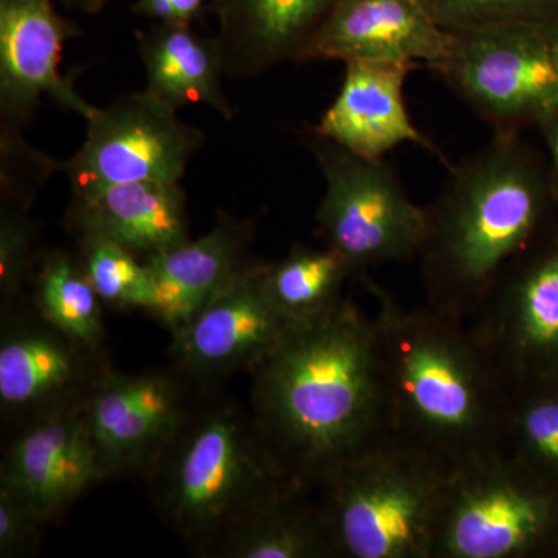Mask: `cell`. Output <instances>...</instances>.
<instances>
[{
  "label": "cell",
  "instance_id": "6da1fadb",
  "mask_svg": "<svg viewBox=\"0 0 558 558\" xmlns=\"http://www.w3.org/2000/svg\"><path fill=\"white\" fill-rule=\"evenodd\" d=\"M250 376L264 438L314 490L391 432L376 325L351 299L290 325Z\"/></svg>",
  "mask_w": 558,
  "mask_h": 558
},
{
  "label": "cell",
  "instance_id": "7a4b0ae2",
  "mask_svg": "<svg viewBox=\"0 0 558 558\" xmlns=\"http://www.w3.org/2000/svg\"><path fill=\"white\" fill-rule=\"evenodd\" d=\"M447 170L424 207L417 259L425 306L468 325L510 260L549 229L557 208L548 165L520 132H494Z\"/></svg>",
  "mask_w": 558,
  "mask_h": 558
},
{
  "label": "cell",
  "instance_id": "3957f363",
  "mask_svg": "<svg viewBox=\"0 0 558 558\" xmlns=\"http://www.w3.org/2000/svg\"><path fill=\"white\" fill-rule=\"evenodd\" d=\"M360 281L376 300L391 432L450 470L506 451L509 388L469 326Z\"/></svg>",
  "mask_w": 558,
  "mask_h": 558
},
{
  "label": "cell",
  "instance_id": "277c9868",
  "mask_svg": "<svg viewBox=\"0 0 558 558\" xmlns=\"http://www.w3.org/2000/svg\"><path fill=\"white\" fill-rule=\"evenodd\" d=\"M165 526L202 557L215 556L230 529L293 481L252 410L199 389L174 438L145 476Z\"/></svg>",
  "mask_w": 558,
  "mask_h": 558
},
{
  "label": "cell",
  "instance_id": "5b68a950",
  "mask_svg": "<svg viewBox=\"0 0 558 558\" xmlns=\"http://www.w3.org/2000/svg\"><path fill=\"white\" fill-rule=\"evenodd\" d=\"M451 470L389 432L322 487L336 557L432 558Z\"/></svg>",
  "mask_w": 558,
  "mask_h": 558
},
{
  "label": "cell",
  "instance_id": "8992f818",
  "mask_svg": "<svg viewBox=\"0 0 558 558\" xmlns=\"http://www.w3.org/2000/svg\"><path fill=\"white\" fill-rule=\"evenodd\" d=\"M558 557V490L508 451L451 470L432 558Z\"/></svg>",
  "mask_w": 558,
  "mask_h": 558
},
{
  "label": "cell",
  "instance_id": "52a82bcc",
  "mask_svg": "<svg viewBox=\"0 0 558 558\" xmlns=\"http://www.w3.org/2000/svg\"><path fill=\"white\" fill-rule=\"evenodd\" d=\"M494 132H520L558 110V20L454 33L433 70Z\"/></svg>",
  "mask_w": 558,
  "mask_h": 558
},
{
  "label": "cell",
  "instance_id": "ba28073f",
  "mask_svg": "<svg viewBox=\"0 0 558 558\" xmlns=\"http://www.w3.org/2000/svg\"><path fill=\"white\" fill-rule=\"evenodd\" d=\"M310 140L326 185L315 213L323 244L343 256L359 279L381 264L417 259L425 208L414 204L395 168L330 140Z\"/></svg>",
  "mask_w": 558,
  "mask_h": 558
},
{
  "label": "cell",
  "instance_id": "9c48e42d",
  "mask_svg": "<svg viewBox=\"0 0 558 558\" xmlns=\"http://www.w3.org/2000/svg\"><path fill=\"white\" fill-rule=\"evenodd\" d=\"M469 328L508 388L558 385V222L510 260Z\"/></svg>",
  "mask_w": 558,
  "mask_h": 558
},
{
  "label": "cell",
  "instance_id": "30bf717a",
  "mask_svg": "<svg viewBox=\"0 0 558 558\" xmlns=\"http://www.w3.org/2000/svg\"><path fill=\"white\" fill-rule=\"evenodd\" d=\"M148 90L95 109L78 153L64 165L72 199L134 182L180 183L205 134Z\"/></svg>",
  "mask_w": 558,
  "mask_h": 558
},
{
  "label": "cell",
  "instance_id": "8fae6325",
  "mask_svg": "<svg viewBox=\"0 0 558 558\" xmlns=\"http://www.w3.org/2000/svg\"><path fill=\"white\" fill-rule=\"evenodd\" d=\"M105 351L73 339L24 301L3 307L0 325V414L13 429L81 409L109 368Z\"/></svg>",
  "mask_w": 558,
  "mask_h": 558
},
{
  "label": "cell",
  "instance_id": "7c38bea8",
  "mask_svg": "<svg viewBox=\"0 0 558 558\" xmlns=\"http://www.w3.org/2000/svg\"><path fill=\"white\" fill-rule=\"evenodd\" d=\"M197 392L174 366L135 374L109 366L83 405L106 478L145 476L174 438Z\"/></svg>",
  "mask_w": 558,
  "mask_h": 558
},
{
  "label": "cell",
  "instance_id": "4fadbf2b",
  "mask_svg": "<svg viewBox=\"0 0 558 558\" xmlns=\"http://www.w3.org/2000/svg\"><path fill=\"white\" fill-rule=\"evenodd\" d=\"M266 267L256 260L171 336L172 366L197 388H218L233 374L252 373L288 330L290 323L267 293Z\"/></svg>",
  "mask_w": 558,
  "mask_h": 558
},
{
  "label": "cell",
  "instance_id": "5bb4252c",
  "mask_svg": "<svg viewBox=\"0 0 558 558\" xmlns=\"http://www.w3.org/2000/svg\"><path fill=\"white\" fill-rule=\"evenodd\" d=\"M80 31L53 0H0V119L27 126L40 98L89 120L95 106L60 72L62 47Z\"/></svg>",
  "mask_w": 558,
  "mask_h": 558
},
{
  "label": "cell",
  "instance_id": "9a60e30c",
  "mask_svg": "<svg viewBox=\"0 0 558 558\" xmlns=\"http://www.w3.org/2000/svg\"><path fill=\"white\" fill-rule=\"evenodd\" d=\"M106 480L83 407L13 429L0 462V486L31 502L49 523Z\"/></svg>",
  "mask_w": 558,
  "mask_h": 558
},
{
  "label": "cell",
  "instance_id": "2e32d148",
  "mask_svg": "<svg viewBox=\"0 0 558 558\" xmlns=\"http://www.w3.org/2000/svg\"><path fill=\"white\" fill-rule=\"evenodd\" d=\"M453 33L432 0H340L301 62H409L435 70L449 57Z\"/></svg>",
  "mask_w": 558,
  "mask_h": 558
},
{
  "label": "cell",
  "instance_id": "e0dca14e",
  "mask_svg": "<svg viewBox=\"0 0 558 558\" xmlns=\"http://www.w3.org/2000/svg\"><path fill=\"white\" fill-rule=\"evenodd\" d=\"M336 100L307 132L368 160H385L400 145L427 149L450 167L435 143L411 120L405 84L418 68L409 62H347Z\"/></svg>",
  "mask_w": 558,
  "mask_h": 558
},
{
  "label": "cell",
  "instance_id": "ac0fdd59",
  "mask_svg": "<svg viewBox=\"0 0 558 558\" xmlns=\"http://www.w3.org/2000/svg\"><path fill=\"white\" fill-rule=\"evenodd\" d=\"M255 242L253 220L220 213L213 229L145 260L154 282V304L148 314L171 336L230 288L250 269Z\"/></svg>",
  "mask_w": 558,
  "mask_h": 558
},
{
  "label": "cell",
  "instance_id": "d6986e66",
  "mask_svg": "<svg viewBox=\"0 0 558 558\" xmlns=\"http://www.w3.org/2000/svg\"><path fill=\"white\" fill-rule=\"evenodd\" d=\"M340 0H211L227 78L250 80L300 64Z\"/></svg>",
  "mask_w": 558,
  "mask_h": 558
},
{
  "label": "cell",
  "instance_id": "ffe728a7",
  "mask_svg": "<svg viewBox=\"0 0 558 558\" xmlns=\"http://www.w3.org/2000/svg\"><path fill=\"white\" fill-rule=\"evenodd\" d=\"M68 227L76 238H105L146 259L190 240L185 191L168 182L110 186L70 199Z\"/></svg>",
  "mask_w": 558,
  "mask_h": 558
},
{
  "label": "cell",
  "instance_id": "44dd1931",
  "mask_svg": "<svg viewBox=\"0 0 558 558\" xmlns=\"http://www.w3.org/2000/svg\"><path fill=\"white\" fill-rule=\"evenodd\" d=\"M138 54L145 68L146 90L170 108L190 105L215 109L226 120L234 109L223 94L226 76L218 38H204L193 25L154 24L137 33Z\"/></svg>",
  "mask_w": 558,
  "mask_h": 558
},
{
  "label": "cell",
  "instance_id": "7402d4cb",
  "mask_svg": "<svg viewBox=\"0 0 558 558\" xmlns=\"http://www.w3.org/2000/svg\"><path fill=\"white\" fill-rule=\"evenodd\" d=\"M314 488L290 481L248 510L215 558H333L332 538Z\"/></svg>",
  "mask_w": 558,
  "mask_h": 558
},
{
  "label": "cell",
  "instance_id": "603a6c76",
  "mask_svg": "<svg viewBox=\"0 0 558 558\" xmlns=\"http://www.w3.org/2000/svg\"><path fill=\"white\" fill-rule=\"evenodd\" d=\"M354 271L336 250L293 244L278 263H267L264 282L271 303L290 325L328 314L347 299Z\"/></svg>",
  "mask_w": 558,
  "mask_h": 558
},
{
  "label": "cell",
  "instance_id": "cb8c5ba5",
  "mask_svg": "<svg viewBox=\"0 0 558 558\" xmlns=\"http://www.w3.org/2000/svg\"><path fill=\"white\" fill-rule=\"evenodd\" d=\"M32 279L33 306L47 322L81 343L105 351V304L76 253L62 248L44 252Z\"/></svg>",
  "mask_w": 558,
  "mask_h": 558
},
{
  "label": "cell",
  "instance_id": "d4e9b609",
  "mask_svg": "<svg viewBox=\"0 0 558 558\" xmlns=\"http://www.w3.org/2000/svg\"><path fill=\"white\" fill-rule=\"evenodd\" d=\"M506 451L558 490V385L509 388Z\"/></svg>",
  "mask_w": 558,
  "mask_h": 558
},
{
  "label": "cell",
  "instance_id": "484cf974",
  "mask_svg": "<svg viewBox=\"0 0 558 558\" xmlns=\"http://www.w3.org/2000/svg\"><path fill=\"white\" fill-rule=\"evenodd\" d=\"M76 240V256L105 306L116 311H150L154 282L145 260L105 238Z\"/></svg>",
  "mask_w": 558,
  "mask_h": 558
},
{
  "label": "cell",
  "instance_id": "4316f807",
  "mask_svg": "<svg viewBox=\"0 0 558 558\" xmlns=\"http://www.w3.org/2000/svg\"><path fill=\"white\" fill-rule=\"evenodd\" d=\"M28 205L2 199L0 204V303L3 307L22 301L27 282L38 266L39 227Z\"/></svg>",
  "mask_w": 558,
  "mask_h": 558
},
{
  "label": "cell",
  "instance_id": "83f0119b",
  "mask_svg": "<svg viewBox=\"0 0 558 558\" xmlns=\"http://www.w3.org/2000/svg\"><path fill=\"white\" fill-rule=\"evenodd\" d=\"M449 33H464L521 21L558 20V0H432Z\"/></svg>",
  "mask_w": 558,
  "mask_h": 558
},
{
  "label": "cell",
  "instance_id": "f1b7e54d",
  "mask_svg": "<svg viewBox=\"0 0 558 558\" xmlns=\"http://www.w3.org/2000/svg\"><path fill=\"white\" fill-rule=\"evenodd\" d=\"M58 163L25 142L21 128L2 121L0 130V196L32 207L36 193Z\"/></svg>",
  "mask_w": 558,
  "mask_h": 558
},
{
  "label": "cell",
  "instance_id": "f546056e",
  "mask_svg": "<svg viewBox=\"0 0 558 558\" xmlns=\"http://www.w3.org/2000/svg\"><path fill=\"white\" fill-rule=\"evenodd\" d=\"M47 524L31 502L0 486V558L35 556Z\"/></svg>",
  "mask_w": 558,
  "mask_h": 558
},
{
  "label": "cell",
  "instance_id": "4dcf8cb0",
  "mask_svg": "<svg viewBox=\"0 0 558 558\" xmlns=\"http://www.w3.org/2000/svg\"><path fill=\"white\" fill-rule=\"evenodd\" d=\"M207 3L211 0H137L134 11L157 24L193 25Z\"/></svg>",
  "mask_w": 558,
  "mask_h": 558
},
{
  "label": "cell",
  "instance_id": "1f68e13d",
  "mask_svg": "<svg viewBox=\"0 0 558 558\" xmlns=\"http://www.w3.org/2000/svg\"><path fill=\"white\" fill-rule=\"evenodd\" d=\"M549 157V178L558 216V110L538 123Z\"/></svg>",
  "mask_w": 558,
  "mask_h": 558
},
{
  "label": "cell",
  "instance_id": "d6a6232c",
  "mask_svg": "<svg viewBox=\"0 0 558 558\" xmlns=\"http://www.w3.org/2000/svg\"><path fill=\"white\" fill-rule=\"evenodd\" d=\"M64 2L75 7V9L84 11V13L95 14L105 9L109 0H64Z\"/></svg>",
  "mask_w": 558,
  "mask_h": 558
}]
</instances>
